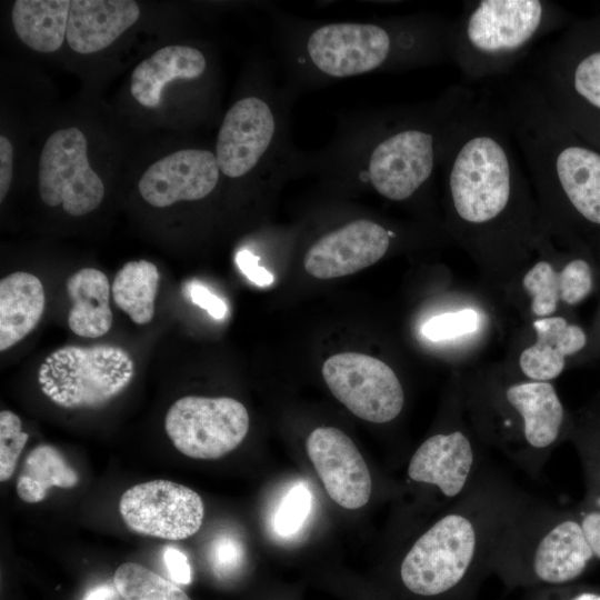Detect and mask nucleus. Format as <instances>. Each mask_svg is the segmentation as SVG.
<instances>
[{
    "label": "nucleus",
    "instance_id": "35",
    "mask_svg": "<svg viewBox=\"0 0 600 600\" xmlns=\"http://www.w3.org/2000/svg\"><path fill=\"white\" fill-rule=\"evenodd\" d=\"M576 511L594 558L600 560V497L586 494Z\"/></svg>",
    "mask_w": 600,
    "mask_h": 600
},
{
    "label": "nucleus",
    "instance_id": "29",
    "mask_svg": "<svg viewBox=\"0 0 600 600\" xmlns=\"http://www.w3.org/2000/svg\"><path fill=\"white\" fill-rule=\"evenodd\" d=\"M29 439L20 418L10 410L0 412V481H8Z\"/></svg>",
    "mask_w": 600,
    "mask_h": 600
},
{
    "label": "nucleus",
    "instance_id": "40",
    "mask_svg": "<svg viewBox=\"0 0 600 600\" xmlns=\"http://www.w3.org/2000/svg\"><path fill=\"white\" fill-rule=\"evenodd\" d=\"M116 591L109 586H100L93 589L84 600H119Z\"/></svg>",
    "mask_w": 600,
    "mask_h": 600
},
{
    "label": "nucleus",
    "instance_id": "12",
    "mask_svg": "<svg viewBox=\"0 0 600 600\" xmlns=\"http://www.w3.org/2000/svg\"><path fill=\"white\" fill-rule=\"evenodd\" d=\"M276 112L257 96L236 101L220 126L216 159L220 173L238 179L252 172L271 152L278 138Z\"/></svg>",
    "mask_w": 600,
    "mask_h": 600
},
{
    "label": "nucleus",
    "instance_id": "1",
    "mask_svg": "<svg viewBox=\"0 0 600 600\" xmlns=\"http://www.w3.org/2000/svg\"><path fill=\"white\" fill-rule=\"evenodd\" d=\"M523 494L486 467L473 487L408 548L399 567L403 587L427 598L469 588L490 570L500 531Z\"/></svg>",
    "mask_w": 600,
    "mask_h": 600
},
{
    "label": "nucleus",
    "instance_id": "13",
    "mask_svg": "<svg viewBox=\"0 0 600 600\" xmlns=\"http://www.w3.org/2000/svg\"><path fill=\"white\" fill-rule=\"evenodd\" d=\"M484 469L471 438L454 429L427 438L413 452L407 476L452 504L473 487Z\"/></svg>",
    "mask_w": 600,
    "mask_h": 600
},
{
    "label": "nucleus",
    "instance_id": "16",
    "mask_svg": "<svg viewBox=\"0 0 600 600\" xmlns=\"http://www.w3.org/2000/svg\"><path fill=\"white\" fill-rule=\"evenodd\" d=\"M220 170L214 153L183 149L152 163L138 182L141 197L157 208L179 201H196L217 187Z\"/></svg>",
    "mask_w": 600,
    "mask_h": 600
},
{
    "label": "nucleus",
    "instance_id": "32",
    "mask_svg": "<svg viewBox=\"0 0 600 600\" xmlns=\"http://www.w3.org/2000/svg\"><path fill=\"white\" fill-rule=\"evenodd\" d=\"M592 283L589 263L583 259H573L559 274L560 299L568 304H577L590 293Z\"/></svg>",
    "mask_w": 600,
    "mask_h": 600
},
{
    "label": "nucleus",
    "instance_id": "3",
    "mask_svg": "<svg viewBox=\"0 0 600 600\" xmlns=\"http://www.w3.org/2000/svg\"><path fill=\"white\" fill-rule=\"evenodd\" d=\"M503 113L539 190L600 226V153L570 141L538 86L520 90Z\"/></svg>",
    "mask_w": 600,
    "mask_h": 600
},
{
    "label": "nucleus",
    "instance_id": "38",
    "mask_svg": "<svg viewBox=\"0 0 600 600\" xmlns=\"http://www.w3.org/2000/svg\"><path fill=\"white\" fill-rule=\"evenodd\" d=\"M167 570L176 583L189 584L191 582V567L187 556L173 547H168L163 553Z\"/></svg>",
    "mask_w": 600,
    "mask_h": 600
},
{
    "label": "nucleus",
    "instance_id": "26",
    "mask_svg": "<svg viewBox=\"0 0 600 600\" xmlns=\"http://www.w3.org/2000/svg\"><path fill=\"white\" fill-rule=\"evenodd\" d=\"M113 584L124 600H191L173 582L136 562L119 566Z\"/></svg>",
    "mask_w": 600,
    "mask_h": 600
},
{
    "label": "nucleus",
    "instance_id": "17",
    "mask_svg": "<svg viewBox=\"0 0 600 600\" xmlns=\"http://www.w3.org/2000/svg\"><path fill=\"white\" fill-rule=\"evenodd\" d=\"M502 398L524 422V438L530 453L533 478L539 479L551 451L562 438L564 407L556 388L548 381H523L510 384Z\"/></svg>",
    "mask_w": 600,
    "mask_h": 600
},
{
    "label": "nucleus",
    "instance_id": "34",
    "mask_svg": "<svg viewBox=\"0 0 600 600\" xmlns=\"http://www.w3.org/2000/svg\"><path fill=\"white\" fill-rule=\"evenodd\" d=\"M243 559L240 542L231 537H220L211 546L210 562L214 572L227 576L234 572Z\"/></svg>",
    "mask_w": 600,
    "mask_h": 600
},
{
    "label": "nucleus",
    "instance_id": "9",
    "mask_svg": "<svg viewBox=\"0 0 600 600\" xmlns=\"http://www.w3.org/2000/svg\"><path fill=\"white\" fill-rule=\"evenodd\" d=\"M39 192L42 201L74 217L101 203L104 186L91 169L87 139L78 128L60 129L46 141L39 159Z\"/></svg>",
    "mask_w": 600,
    "mask_h": 600
},
{
    "label": "nucleus",
    "instance_id": "20",
    "mask_svg": "<svg viewBox=\"0 0 600 600\" xmlns=\"http://www.w3.org/2000/svg\"><path fill=\"white\" fill-rule=\"evenodd\" d=\"M207 69L203 53L193 47L168 46L141 61L132 71L130 91L143 107L156 108L163 88L176 79L193 80Z\"/></svg>",
    "mask_w": 600,
    "mask_h": 600
},
{
    "label": "nucleus",
    "instance_id": "2",
    "mask_svg": "<svg viewBox=\"0 0 600 600\" xmlns=\"http://www.w3.org/2000/svg\"><path fill=\"white\" fill-rule=\"evenodd\" d=\"M593 559L576 510L524 492L500 531L490 570L509 586L558 587L578 579Z\"/></svg>",
    "mask_w": 600,
    "mask_h": 600
},
{
    "label": "nucleus",
    "instance_id": "37",
    "mask_svg": "<svg viewBox=\"0 0 600 600\" xmlns=\"http://www.w3.org/2000/svg\"><path fill=\"white\" fill-rule=\"evenodd\" d=\"M260 258L244 249L238 252L236 262L240 271L254 284L267 287L273 282V276L259 264Z\"/></svg>",
    "mask_w": 600,
    "mask_h": 600
},
{
    "label": "nucleus",
    "instance_id": "6",
    "mask_svg": "<svg viewBox=\"0 0 600 600\" xmlns=\"http://www.w3.org/2000/svg\"><path fill=\"white\" fill-rule=\"evenodd\" d=\"M551 2L480 0L452 23L451 57L471 79L506 71L551 30Z\"/></svg>",
    "mask_w": 600,
    "mask_h": 600
},
{
    "label": "nucleus",
    "instance_id": "28",
    "mask_svg": "<svg viewBox=\"0 0 600 600\" xmlns=\"http://www.w3.org/2000/svg\"><path fill=\"white\" fill-rule=\"evenodd\" d=\"M522 284L531 296L536 316L546 318L556 311L560 298L559 274L549 262H537L523 277Z\"/></svg>",
    "mask_w": 600,
    "mask_h": 600
},
{
    "label": "nucleus",
    "instance_id": "10",
    "mask_svg": "<svg viewBox=\"0 0 600 600\" xmlns=\"http://www.w3.org/2000/svg\"><path fill=\"white\" fill-rule=\"evenodd\" d=\"M322 377L331 393L353 414L373 423L396 419L404 406V392L394 371L383 361L358 352L328 358Z\"/></svg>",
    "mask_w": 600,
    "mask_h": 600
},
{
    "label": "nucleus",
    "instance_id": "25",
    "mask_svg": "<svg viewBox=\"0 0 600 600\" xmlns=\"http://www.w3.org/2000/svg\"><path fill=\"white\" fill-rule=\"evenodd\" d=\"M159 278L157 267L147 260L130 261L116 274L111 287L113 301L134 323L152 320Z\"/></svg>",
    "mask_w": 600,
    "mask_h": 600
},
{
    "label": "nucleus",
    "instance_id": "23",
    "mask_svg": "<svg viewBox=\"0 0 600 600\" xmlns=\"http://www.w3.org/2000/svg\"><path fill=\"white\" fill-rule=\"evenodd\" d=\"M70 2L68 0H17L12 7V24L19 39L38 52L60 49L67 34Z\"/></svg>",
    "mask_w": 600,
    "mask_h": 600
},
{
    "label": "nucleus",
    "instance_id": "39",
    "mask_svg": "<svg viewBox=\"0 0 600 600\" xmlns=\"http://www.w3.org/2000/svg\"><path fill=\"white\" fill-rule=\"evenodd\" d=\"M13 173V148L3 136L0 137V201L2 202L10 189Z\"/></svg>",
    "mask_w": 600,
    "mask_h": 600
},
{
    "label": "nucleus",
    "instance_id": "36",
    "mask_svg": "<svg viewBox=\"0 0 600 600\" xmlns=\"http://www.w3.org/2000/svg\"><path fill=\"white\" fill-rule=\"evenodd\" d=\"M190 300L204 309L212 318L223 319L228 308L223 300L210 292L204 286L198 282L189 283L187 288Z\"/></svg>",
    "mask_w": 600,
    "mask_h": 600
},
{
    "label": "nucleus",
    "instance_id": "4",
    "mask_svg": "<svg viewBox=\"0 0 600 600\" xmlns=\"http://www.w3.org/2000/svg\"><path fill=\"white\" fill-rule=\"evenodd\" d=\"M476 104L468 89L454 87L431 107L386 124L367 151L364 181L388 200L412 198L441 167Z\"/></svg>",
    "mask_w": 600,
    "mask_h": 600
},
{
    "label": "nucleus",
    "instance_id": "11",
    "mask_svg": "<svg viewBox=\"0 0 600 600\" xmlns=\"http://www.w3.org/2000/svg\"><path fill=\"white\" fill-rule=\"evenodd\" d=\"M119 512L126 526L138 534L178 541L198 532L204 507L191 488L159 479L127 489Z\"/></svg>",
    "mask_w": 600,
    "mask_h": 600
},
{
    "label": "nucleus",
    "instance_id": "33",
    "mask_svg": "<svg viewBox=\"0 0 600 600\" xmlns=\"http://www.w3.org/2000/svg\"><path fill=\"white\" fill-rule=\"evenodd\" d=\"M576 443L583 468L587 494L600 497V430L579 432Z\"/></svg>",
    "mask_w": 600,
    "mask_h": 600
},
{
    "label": "nucleus",
    "instance_id": "41",
    "mask_svg": "<svg viewBox=\"0 0 600 600\" xmlns=\"http://www.w3.org/2000/svg\"><path fill=\"white\" fill-rule=\"evenodd\" d=\"M541 594L542 597L540 600H551L547 590H544ZM560 600H600V593L596 591L584 590L569 594Z\"/></svg>",
    "mask_w": 600,
    "mask_h": 600
},
{
    "label": "nucleus",
    "instance_id": "27",
    "mask_svg": "<svg viewBox=\"0 0 600 600\" xmlns=\"http://www.w3.org/2000/svg\"><path fill=\"white\" fill-rule=\"evenodd\" d=\"M311 506L312 494L309 487L303 482L294 483L273 513V531L283 538L297 534L308 519Z\"/></svg>",
    "mask_w": 600,
    "mask_h": 600
},
{
    "label": "nucleus",
    "instance_id": "18",
    "mask_svg": "<svg viewBox=\"0 0 600 600\" xmlns=\"http://www.w3.org/2000/svg\"><path fill=\"white\" fill-rule=\"evenodd\" d=\"M139 17V6L132 0H73L67 24L68 44L81 54L98 52L114 42Z\"/></svg>",
    "mask_w": 600,
    "mask_h": 600
},
{
    "label": "nucleus",
    "instance_id": "7",
    "mask_svg": "<svg viewBox=\"0 0 600 600\" xmlns=\"http://www.w3.org/2000/svg\"><path fill=\"white\" fill-rule=\"evenodd\" d=\"M133 374V360L122 348L64 346L40 364L38 382L42 393L59 407L96 409L120 394Z\"/></svg>",
    "mask_w": 600,
    "mask_h": 600
},
{
    "label": "nucleus",
    "instance_id": "30",
    "mask_svg": "<svg viewBox=\"0 0 600 600\" xmlns=\"http://www.w3.org/2000/svg\"><path fill=\"white\" fill-rule=\"evenodd\" d=\"M479 314L472 309L434 316L422 327L423 336L431 341H441L474 332L479 327Z\"/></svg>",
    "mask_w": 600,
    "mask_h": 600
},
{
    "label": "nucleus",
    "instance_id": "24",
    "mask_svg": "<svg viewBox=\"0 0 600 600\" xmlns=\"http://www.w3.org/2000/svg\"><path fill=\"white\" fill-rule=\"evenodd\" d=\"M78 482L77 471L61 452L52 446L40 444L26 457L16 490L22 501L38 503L47 498V492L52 487L71 489Z\"/></svg>",
    "mask_w": 600,
    "mask_h": 600
},
{
    "label": "nucleus",
    "instance_id": "22",
    "mask_svg": "<svg viewBox=\"0 0 600 600\" xmlns=\"http://www.w3.org/2000/svg\"><path fill=\"white\" fill-rule=\"evenodd\" d=\"M66 289L72 301L68 314L71 331L83 338L106 334L112 326L107 276L98 269L83 268L68 278Z\"/></svg>",
    "mask_w": 600,
    "mask_h": 600
},
{
    "label": "nucleus",
    "instance_id": "31",
    "mask_svg": "<svg viewBox=\"0 0 600 600\" xmlns=\"http://www.w3.org/2000/svg\"><path fill=\"white\" fill-rule=\"evenodd\" d=\"M567 77L574 94L600 111V50L578 60Z\"/></svg>",
    "mask_w": 600,
    "mask_h": 600
},
{
    "label": "nucleus",
    "instance_id": "8",
    "mask_svg": "<svg viewBox=\"0 0 600 600\" xmlns=\"http://www.w3.org/2000/svg\"><path fill=\"white\" fill-rule=\"evenodd\" d=\"M249 422L246 407L233 398L187 396L169 408L164 429L182 454L213 460L228 454L243 441Z\"/></svg>",
    "mask_w": 600,
    "mask_h": 600
},
{
    "label": "nucleus",
    "instance_id": "5",
    "mask_svg": "<svg viewBox=\"0 0 600 600\" xmlns=\"http://www.w3.org/2000/svg\"><path fill=\"white\" fill-rule=\"evenodd\" d=\"M451 31L442 22H332L310 32L304 48L320 73L349 78L451 56Z\"/></svg>",
    "mask_w": 600,
    "mask_h": 600
},
{
    "label": "nucleus",
    "instance_id": "21",
    "mask_svg": "<svg viewBox=\"0 0 600 600\" xmlns=\"http://www.w3.org/2000/svg\"><path fill=\"white\" fill-rule=\"evenodd\" d=\"M46 303L39 278L18 271L0 281V350L26 338L40 322Z\"/></svg>",
    "mask_w": 600,
    "mask_h": 600
},
{
    "label": "nucleus",
    "instance_id": "19",
    "mask_svg": "<svg viewBox=\"0 0 600 600\" xmlns=\"http://www.w3.org/2000/svg\"><path fill=\"white\" fill-rule=\"evenodd\" d=\"M537 342L524 349L519 366L533 381H548L561 374L566 357L580 351L587 343L586 332L562 317H546L533 322Z\"/></svg>",
    "mask_w": 600,
    "mask_h": 600
},
{
    "label": "nucleus",
    "instance_id": "15",
    "mask_svg": "<svg viewBox=\"0 0 600 600\" xmlns=\"http://www.w3.org/2000/svg\"><path fill=\"white\" fill-rule=\"evenodd\" d=\"M394 237L372 220H352L320 237L307 251L303 267L318 279L352 274L378 262Z\"/></svg>",
    "mask_w": 600,
    "mask_h": 600
},
{
    "label": "nucleus",
    "instance_id": "14",
    "mask_svg": "<svg viewBox=\"0 0 600 600\" xmlns=\"http://www.w3.org/2000/svg\"><path fill=\"white\" fill-rule=\"evenodd\" d=\"M306 449L329 497L340 507L356 510L372 492L369 468L353 441L334 427L316 428Z\"/></svg>",
    "mask_w": 600,
    "mask_h": 600
}]
</instances>
